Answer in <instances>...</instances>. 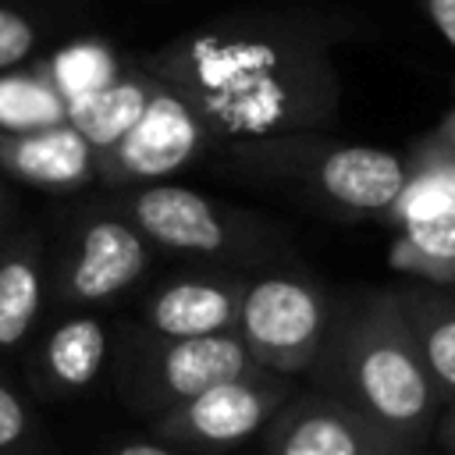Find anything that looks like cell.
<instances>
[{
	"label": "cell",
	"mask_w": 455,
	"mask_h": 455,
	"mask_svg": "<svg viewBox=\"0 0 455 455\" xmlns=\"http://www.w3.org/2000/svg\"><path fill=\"white\" fill-rule=\"evenodd\" d=\"M107 352V323L89 309H75L43 338L32 377L46 395H75L100 377Z\"/></svg>",
	"instance_id": "5bb4252c"
},
{
	"label": "cell",
	"mask_w": 455,
	"mask_h": 455,
	"mask_svg": "<svg viewBox=\"0 0 455 455\" xmlns=\"http://www.w3.org/2000/svg\"><path fill=\"white\" fill-rule=\"evenodd\" d=\"M110 213L124 217L149 249H164L174 256H199V259H224L249 252L256 242L267 238V224L235 213L196 188L185 185H135L103 203Z\"/></svg>",
	"instance_id": "8992f818"
},
{
	"label": "cell",
	"mask_w": 455,
	"mask_h": 455,
	"mask_svg": "<svg viewBox=\"0 0 455 455\" xmlns=\"http://www.w3.org/2000/svg\"><path fill=\"white\" fill-rule=\"evenodd\" d=\"M28 430H32V416H28L25 398L7 380H0V455L18 451Z\"/></svg>",
	"instance_id": "44dd1931"
},
{
	"label": "cell",
	"mask_w": 455,
	"mask_h": 455,
	"mask_svg": "<svg viewBox=\"0 0 455 455\" xmlns=\"http://www.w3.org/2000/svg\"><path fill=\"white\" fill-rule=\"evenodd\" d=\"M391 299L416 341L427 377L441 395V409L455 402V291L427 281H402Z\"/></svg>",
	"instance_id": "4fadbf2b"
},
{
	"label": "cell",
	"mask_w": 455,
	"mask_h": 455,
	"mask_svg": "<svg viewBox=\"0 0 455 455\" xmlns=\"http://www.w3.org/2000/svg\"><path fill=\"white\" fill-rule=\"evenodd\" d=\"M451 291H455V288H451Z\"/></svg>",
	"instance_id": "4316f807"
},
{
	"label": "cell",
	"mask_w": 455,
	"mask_h": 455,
	"mask_svg": "<svg viewBox=\"0 0 455 455\" xmlns=\"http://www.w3.org/2000/svg\"><path fill=\"white\" fill-rule=\"evenodd\" d=\"M391 267L402 270L405 281L455 288V206L402 220L391 245Z\"/></svg>",
	"instance_id": "e0dca14e"
},
{
	"label": "cell",
	"mask_w": 455,
	"mask_h": 455,
	"mask_svg": "<svg viewBox=\"0 0 455 455\" xmlns=\"http://www.w3.org/2000/svg\"><path fill=\"white\" fill-rule=\"evenodd\" d=\"M427 142H434V146H441L444 153H451V156H455V114H451V117H448V121H444V124H441Z\"/></svg>",
	"instance_id": "d4e9b609"
},
{
	"label": "cell",
	"mask_w": 455,
	"mask_h": 455,
	"mask_svg": "<svg viewBox=\"0 0 455 455\" xmlns=\"http://www.w3.org/2000/svg\"><path fill=\"white\" fill-rule=\"evenodd\" d=\"M402 455H441L434 444H427V448H409V451H402Z\"/></svg>",
	"instance_id": "484cf974"
},
{
	"label": "cell",
	"mask_w": 455,
	"mask_h": 455,
	"mask_svg": "<svg viewBox=\"0 0 455 455\" xmlns=\"http://www.w3.org/2000/svg\"><path fill=\"white\" fill-rule=\"evenodd\" d=\"M149 242L107 206L89 210L57 263L53 302L60 309H92L124 295L149 267Z\"/></svg>",
	"instance_id": "ba28073f"
},
{
	"label": "cell",
	"mask_w": 455,
	"mask_h": 455,
	"mask_svg": "<svg viewBox=\"0 0 455 455\" xmlns=\"http://www.w3.org/2000/svg\"><path fill=\"white\" fill-rule=\"evenodd\" d=\"M53 89L64 96V100H75L89 89H100L110 82V60L100 53V50H68L57 57L53 64Z\"/></svg>",
	"instance_id": "d6986e66"
},
{
	"label": "cell",
	"mask_w": 455,
	"mask_h": 455,
	"mask_svg": "<svg viewBox=\"0 0 455 455\" xmlns=\"http://www.w3.org/2000/svg\"><path fill=\"white\" fill-rule=\"evenodd\" d=\"M430 21L437 25V32L455 46V0H427Z\"/></svg>",
	"instance_id": "603a6c76"
},
{
	"label": "cell",
	"mask_w": 455,
	"mask_h": 455,
	"mask_svg": "<svg viewBox=\"0 0 455 455\" xmlns=\"http://www.w3.org/2000/svg\"><path fill=\"white\" fill-rule=\"evenodd\" d=\"M110 455H192V451L174 448V444H167V441H132V444L114 448Z\"/></svg>",
	"instance_id": "cb8c5ba5"
},
{
	"label": "cell",
	"mask_w": 455,
	"mask_h": 455,
	"mask_svg": "<svg viewBox=\"0 0 455 455\" xmlns=\"http://www.w3.org/2000/svg\"><path fill=\"white\" fill-rule=\"evenodd\" d=\"M395 441L370 419L316 387H295L263 430V455H402Z\"/></svg>",
	"instance_id": "30bf717a"
},
{
	"label": "cell",
	"mask_w": 455,
	"mask_h": 455,
	"mask_svg": "<svg viewBox=\"0 0 455 455\" xmlns=\"http://www.w3.org/2000/svg\"><path fill=\"white\" fill-rule=\"evenodd\" d=\"M242 277H174L142 302V331L153 338H210L235 331Z\"/></svg>",
	"instance_id": "8fae6325"
},
{
	"label": "cell",
	"mask_w": 455,
	"mask_h": 455,
	"mask_svg": "<svg viewBox=\"0 0 455 455\" xmlns=\"http://www.w3.org/2000/svg\"><path fill=\"white\" fill-rule=\"evenodd\" d=\"M231 164L238 167V174L284 185L291 192L320 199L331 210L384 220H391V210L409 181L405 160L387 149L341 146L313 135L235 142Z\"/></svg>",
	"instance_id": "3957f363"
},
{
	"label": "cell",
	"mask_w": 455,
	"mask_h": 455,
	"mask_svg": "<svg viewBox=\"0 0 455 455\" xmlns=\"http://www.w3.org/2000/svg\"><path fill=\"white\" fill-rule=\"evenodd\" d=\"M206 139L210 135L196 110L178 92L156 82V92L142 117L132 124V132L114 149L96 156V178L110 188L153 185L188 167L206 146Z\"/></svg>",
	"instance_id": "9c48e42d"
},
{
	"label": "cell",
	"mask_w": 455,
	"mask_h": 455,
	"mask_svg": "<svg viewBox=\"0 0 455 455\" xmlns=\"http://www.w3.org/2000/svg\"><path fill=\"white\" fill-rule=\"evenodd\" d=\"M256 373L267 370L252 363L235 331L210 338H153L142 331L124 341L117 363V387L124 402H132L142 416L156 419L213 384Z\"/></svg>",
	"instance_id": "277c9868"
},
{
	"label": "cell",
	"mask_w": 455,
	"mask_h": 455,
	"mask_svg": "<svg viewBox=\"0 0 455 455\" xmlns=\"http://www.w3.org/2000/svg\"><path fill=\"white\" fill-rule=\"evenodd\" d=\"M334 299L302 274H259L242 284L235 334L252 363L277 377H306L320 355Z\"/></svg>",
	"instance_id": "5b68a950"
},
{
	"label": "cell",
	"mask_w": 455,
	"mask_h": 455,
	"mask_svg": "<svg viewBox=\"0 0 455 455\" xmlns=\"http://www.w3.org/2000/svg\"><path fill=\"white\" fill-rule=\"evenodd\" d=\"M36 43H39L36 25L14 7H0V71L25 64Z\"/></svg>",
	"instance_id": "ffe728a7"
},
{
	"label": "cell",
	"mask_w": 455,
	"mask_h": 455,
	"mask_svg": "<svg viewBox=\"0 0 455 455\" xmlns=\"http://www.w3.org/2000/svg\"><path fill=\"white\" fill-rule=\"evenodd\" d=\"M430 444H434L441 455H455V402L441 409V416H437V423H434Z\"/></svg>",
	"instance_id": "7402d4cb"
},
{
	"label": "cell",
	"mask_w": 455,
	"mask_h": 455,
	"mask_svg": "<svg viewBox=\"0 0 455 455\" xmlns=\"http://www.w3.org/2000/svg\"><path fill=\"white\" fill-rule=\"evenodd\" d=\"M291 391L295 380L277 373L224 380L156 416L153 430L156 441H167L192 455H217L263 434Z\"/></svg>",
	"instance_id": "52a82bcc"
},
{
	"label": "cell",
	"mask_w": 455,
	"mask_h": 455,
	"mask_svg": "<svg viewBox=\"0 0 455 455\" xmlns=\"http://www.w3.org/2000/svg\"><path fill=\"white\" fill-rule=\"evenodd\" d=\"M153 78L178 92L210 139L306 135L334 117L338 82L327 43L291 21H224L178 39Z\"/></svg>",
	"instance_id": "6da1fadb"
},
{
	"label": "cell",
	"mask_w": 455,
	"mask_h": 455,
	"mask_svg": "<svg viewBox=\"0 0 455 455\" xmlns=\"http://www.w3.org/2000/svg\"><path fill=\"white\" fill-rule=\"evenodd\" d=\"M0 171L39 188H78L96 178V153L68 121L28 132L0 128Z\"/></svg>",
	"instance_id": "7c38bea8"
},
{
	"label": "cell",
	"mask_w": 455,
	"mask_h": 455,
	"mask_svg": "<svg viewBox=\"0 0 455 455\" xmlns=\"http://www.w3.org/2000/svg\"><path fill=\"white\" fill-rule=\"evenodd\" d=\"M46 259L36 231L0 238V348H21L46 306Z\"/></svg>",
	"instance_id": "9a60e30c"
},
{
	"label": "cell",
	"mask_w": 455,
	"mask_h": 455,
	"mask_svg": "<svg viewBox=\"0 0 455 455\" xmlns=\"http://www.w3.org/2000/svg\"><path fill=\"white\" fill-rule=\"evenodd\" d=\"M306 377L316 391L338 398L395 441L409 448L430 444L441 395L423 370L391 288H370L334 302L327 338Z\"/></svg>",
	"instance_id": "7a4b0ae2"
},
{
	"label": "cell",
	"mask_w": 455,
	"mask_h": 455,
	"mask_svg": "<svg viewBox=\"0 0 455 455\" xmlns=\"http://www.w3.org/2000/svg\"><path fill=\"white\" fill-rule=\"evenodd\" d=\"M60 114H68V103H60L50 85H36L25 78L0 85V121H7L4 132H28V128L60 124L57 121Z\"/></svg>",
	"instance_id": "ac0fdd59"
},
{
	"label": "cell",
	"mask_w": 455,
	"mask_h": 455,
	"mask_svg": "<svg viewBox=\"0 0 455 455\" xmlns=\"http://www.w3.org/2000/svg\"><path fill=\"white\" fill-rule=\"evenodd\" d=\"M156 92V78L153 75H124V78H110L100 89H89L75 100H68V114L64 121L85 139V146L100 156L107 149H114L132 124L142 117V110L149 107Z\"/></svg>",
	"instance_id": "2e32d148"
}]
</instances>
